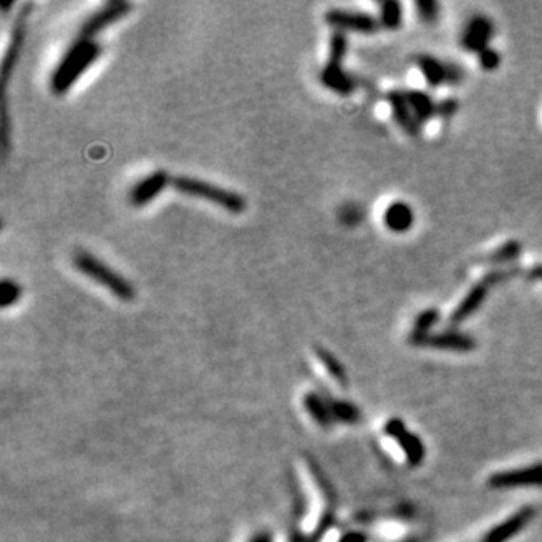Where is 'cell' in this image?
Listing matches in <instances>:
<instances>
[{
  "mask_svg": "<svg viewBox=\"0 0 542 542\" xmlns=\"http://www.w3.org/2000/svg\"><path fill=\"white\" fill-rule=\"evenodd\" d=\"M419 18L426 23H434L439 18V4L434 0H418L416 2Z\"/></svg>",
  "mask_w": 542,
  "mask_h": 542,
  "instance_id": "obj_27",
  "label": "cell"
},
{
  "mask_svg": "<svg viewBox=\"0 0 542 542\" xmlns=\"http://www.w3.org/2000/svg\"><path fill=\"white\" fill-rule=\"evenodd\" d=\"M170 185H173L174 190H178L179 193H185V195L188 197L211 202V204L232 213V215H240V213L246 211V200H244V197L240 195V193L221 188V186L213 185V183L204 181V179L190 178V175H178V178L173 179Z\"/></svg>",
  "mask_w": 542,
  "mask_h": 542,
  "instance_id": "obj_2",
  "label": "cell"
},
{
  "mask_svg": "<svg viewBox=\"0 0 542 542\" xmlns=\"http://www.w3.org/2000/svg\"><path fill=\"white\" fill-rule=\"evenodd\" d=\"M102 46L91 39H76L53 71L49 86L55 95H66L79 78L97 62Z\"/></svg>",
  "mask_w": 542,
  "mask_h": 542,
  "instance_id": "obj_1",
  "label": "cell"
},
{
  "mask_svg": "<svg viewBox=\"0 0 542 542\" xmlns=\"http://www.w3.org/2000/svg\"><path fill=\"white\" fill-rule=\"evenodd\" d=\"M404 97H406L407 104L414 113L418 123L425 125L426 121L432 120L434 116H437V104L432 101L429 93L419 90H404Z\"/></svg>",
  "mask_w": 542,
  "mask_h": 542,
  "instance_id": "obj_17",
  "label": "cell"
},
{
  "mask_svg": "<svg viewBox=\"0 0 542 542\" xmlns=\"http://www.w3.org/2000/svg\"><path fill=\"white\" fill-rule=\"evenodd\" d=\"M2 158L6 160L7 151H9V114H7V106H6V97L2 101Z\"/></svg>",
  "mask_w": 542,
  "mask_h": 542,
  "instance_id": "obj_30",
  "label": "cell"
},
{
  "mask_svg": "<svg viewBox=\"0 0 542 542\" xmlns=\"http://www.w3.org/2000/svg\"><path fill=\"white\" fill-rule=\"evenodd\" d=\"M339 542H367V536L362 532H347L339 539Z\"/></svg>",
  "mask_w": 542,
  "mask_h": 542,
  "instance_id": "obj_32",
  "label": "cell"
},
{
  "mask_svg": "<svg viewBox=\"0 0 542 542\" xmlns=\"http://www.w3.org/2000/svg\"><path fill=\"white\" fill-rule=\"evenodd\" d=\"M494 36V21L486 16H474L465 26V32L461 34V48L479 55L481 51L488 48V43Z\"/></svg>",
  "mask_w": 542,
  "mask_h": 542,
  "instance_id": "obj_12",
  "label": "cell"
},
{
  "mask_svg": "<svg viewBox=\"0 0 542 542\" xmlns=\"http://www.w3.org/2000/svg\"><path fill=\"white\" fill-rule=\"evenodd\" d=\"M533 516H536V511H533L532 507H525V509L518 511L513 516H509L507 520L495 525L494 528L484 536L483 542H509L532 521Z\"/></svg>",
  "mask_w": 542,
  "mask_h": 542,
  "instance_id": "obj_13",
  "label": "cell"
},
{
  "mask_svg": "<svg viewBox=\"0 0 542 542\" xmlns=\"http://www.w3.org/2000/svg\"><path fill=\"white\" fill-rule=\"evenodd\" d=\"M315 353L316 357H318V360L322 362V365L325 367V370L328 374H330L332 377H334L335 381H337L339 384H342V387H346L347 384V374L344 367H342V364L339 362V358L335 357L334 353H330V351L327 349V347H322V346H316L315 347Z\"/></svg>",
  "mask_w": 542,
  "mask_h": 542,
  "instance_id": "obj_22",
  "label": "cell"
},
{
  "mask_svg": "<svg viewBox=\"0 0 542 542\" xmlns=\"http://www.w3.org/2000/svg\"><path fill=\"white\" fill-rule=\"evenodd\" d=\"M458 106L460 104H458L456 98H453V97L437 102V118H441V120H444V121L451 120V118L458 113Z\"/></svg>",
  "mask_w": 542,
  "mask_h": 542,
  "instance_id": "obj_29",
  "label": "cell"
},
{
  "mask_svg": "<svg viewBox=\"0 0 542 542\" xmlns=\"http://www.w3.org/2000/svg\"><path fill=\"white\" fill-rule=\"evenodd\" d=\"M346 51L347 39L344 32L335 30L334 36L330 37V58H328L327 66L323 67L322 74H319V81H322V85L328 88V90L339 95H351L357 90V81H354V78L346 74L344 67H342Z\"/></svg>",
  "mask_w": 542,
  "mask_h": 542,
  "instance_id": "obj_4",
  "label": "cell"
},
{
  "mask_svg": "<svg viewBox=\"0 0 542 542\" xmlns=\"http://www.w3.org/2000/svg\"><path fill=\"white\" fill-rule=\"evenodd\" d=\"M131 11L132 4L125 2V0H111V2H106L101 9L95 11V13L91 14V16H88V20L83 23L81 29H79L78 39L95 41V37H97L102 30H106L109 25H113V23L123 20Z\"/></svg>",
  "mask_w": 542,
  "mask_h": 542,
  "instance_id": "obj_5",
  "label": "cell"
},
{
  "mask_svg": "<svg viewBox=\"0 0 542 542\" xmlns=\"http://www.w3.org/2000/svg\"><path fill=\"white\" fill-rule=\"evenodd\" d=\"M518 272H520V270L514 269V267H502V269H495V270H491V272H488L486 276L483 277V281L486 282L490 288H494V286L502 285V282L513 280Z\"/></svg>",
  "mask_w": 542,
  "mask_h": 542,
  "instance_id": "obj_26",
  "label": "cell"
},
{
  "mask_svg": "<svg viewBox=\"0 0 542 542\" xmlns=\"http://www.w3.org/2000/svg\"><path fill=\"white\" fill-rule=\"evenodd\" d=\"M384 432H387V435H390L392 439H395L397 444L400 446V449H402V453L406 455L407 461L411 465H419L425 460V444H423V441L418 435L407 430L402 419H388V423L384 425Z\"/></svg>",
  "mask_w": 542,
  "mask_h": 542,
  "instance_id": "obj_10",
  "label": "cell"
},
{
  "mask_svg": "<svg viewBox=\"0 0 542 542\" xmlns=\"http://www.w3.org/2000/svg\"><path fill=\"white\" fill-rule=\"evenodd\" d=\"M32 7H34L32 4H25V6L21 7L20 13H18L16 21H14V25H13L9 48H7L6 55H4V60H2V90H6L11 74H13L14 67H16V63H18V58H20L23 43H25V37H26V20H29Z\"/></svg>",
  "mask_w": 542,
  "mask_h": 542,
  "instance_id": "obj_9",
  "label": "cell"
},
{
  "mask_svg": "<svg viewBox=\"0 0 542 542\" xmlns=\"http://www.w3.org/2000/svg\"><path fill=\"white\" fill-rule=\"evenodd\" d=\"M173 183L170 175L167 170L160 169L151 173L150 175H146L144 179L137 181L136 185L132 186L131 193H128V198H131V204L136 205V208H143V205H148L150 202L155 200L167 186Z\"/></svg>",
  "mask_w": 542,
  "mask_h": 542,
  "instance_id": "obj_11",
  "label": "cell"
},
{
  "mask_svg": "<svg viewBox=\"0 0 542 542\" xmlns=\"http://www.w3.org/2000/svg\"><path fill=\"white\" fill-rule=\"evenodd\" d=\"M465 79V72L460 66H456L455 62H446V83L451 86L460 85Z\"/></svg>",
  "mask_w": 542,
  "mask_h": 542,
  "instance_id": "obj_31",
  "label": "cell"
},
{
  "mask_svg": "<svg viewBox=\"0 0 542 542\" xmlns=\"http://www.w3.org/2000/svg\"><path fill=\"white\" fill-rule=\"evenodd\" d=\"M304 407L307 411V414L315 419V423L322 429H328L334 423V416H332L330 406H328V400L323 399L319 393L309 392L304 395Z\"/></svg>",
  "mask_w": 542,
  "mask_h": 542,
  "instance_id": "obj_18",
  "label": "cell"
},
{
  "mask_svg": "<svg viewBox=\"0 0 542 542\" xmlns=\"http://www.w3.org/2000/svg\"><path fill=\"white\" fill-rule=\"evenodd\" d=\"M381 29L397 30L402 25V6L395 0H387L381 4V14H379Z\"/></svg>",
  "mask_w": 542,
  "mask_h": 542,
  "instance_id": "obj_23",
  "label": "cell"
},
{
  "mask_svg": "<svg viewBox=\"0 0 542 542\" xmlns=\"http://www.w3.org/2000/svg\"><path fill=\"white\" fill-rule=\"evenodd\" d=\"M500 62H502V58H500V53L497 49L486 48L484 51L479 53V63L486 71H495L500 66Z\"/></svg>",
  "mask_w": 542,
  "mask_h": 542,
  "instance_id": "obj_28",
  "label": "cell"
},
{
  "mask_svg": "<svg viewBox=\"0 0 542 542\" xmlns=\"http://www.w3.org/2000/svg\"><path fill=\"white\" fill-rule=\"evenodd\" d=\"M523 244L520 240H507L506 244L498 246L491 253H486L479 258L481 263H491V265H506L521 257Z\"/></svg>",
  "mask_w": 542,
  "mask_h": 542,
  "instance_id": "obj_20",
  "label": "cell"
},
{
  "mask_svg": "<svg viewBox=\"0 0 542 542\" xmlns=\"http://www.w3.org/2000/svg\"><path fill=\"white\" fill-rule=\"evenodd\" d=\"M327 25L339 32H357V34H376L381 29V23L369 13L346 9H330L325 13Z\"/></svg>",
  "mask_w": 542,
  "mask_h": 542,
  "instance_id": "obj_6",
  "label": "cell"
},
{
  "mask_svg": "<svg viewBox=\"0 0 542 542\" xmlns=\"http://www.w3.org/2000/svg\"><path fill=\"white\" fill-rule=\"evenodd\" d=\"M21 297V286L16 281L4 277L0 282V307L7 309L14 305Z\"/></svg>",
  "mask_w": 542,
  "mask_h": 542,
  "instance_id": "obj_25",
  "label": "cell"
},
{
  "mask_svg": "<svg viewBox=\"0 0 542 542\" xmlns=\"http://www.w3.org/2000/svg\"><path fill=\"white\" fill-rule=\"evenodd\" d=\"M328 406H330L334 421L346 423V425H354V423L360 421L362 412L353 402H347V400L342 399H328Z\"/></svg>",
  "mask_w": 542,
  "mask_h": 542,
  "instance_id": "obj_21",
  "label": "cell"
},
{
  "mask_svg": "<svg viewBox=\"0 0 542 542\" xmlns=\"http://www.w3.org/2000/svg\"><path fill=\"white\" fill-rule=\"evenodd\" d=\"M250 542H274V539L269 532H260V533H257V536H255Z\"/></svg>",
  "mask_w": 542,
  "mask_h": 542,
  "instance_id": "obj_34",
  "label": "cell"
},
{
  "mask_svg": "<svg viewBox=\"0 0 542 542\" xmlns=\"http://www.w3.org/2000/svg\"><path fill=\"white\" fill-rule=\"evenodd\" d=\"M384 225L388 230L395 232V234H404V232L411 230L414 225V213L412 208L406 202H393L388 205L387 213H384Z\"/></svg>",
  "mask_w": 542,
  "mask_h": 542,
  "instance_id": "obj_16",
  "label": "cell"
},
{
  "mask_svg": "<svg viewBox=\"0 0 542 542\" xmlns=\"http://www.w3.org/2000/svg\"><path fill=\"white\" fill-rule=\"evenodd\" d=\"M439 319H441V312H439V309L430 307V309H426V311L419 312L414 319V327H412L411 335H414V337H421V335L432 334L430 330L437 325Z\"/></svg>",
  "mask_w": 542,
  "mask_h": 542,
  "instance_id": "obj_24",
  "label": "cell"
},
{
  "mask_svg": "<svg viewBox=\"0 0 542 542\" xmlns=\"http://www.w3.org/2000/svg\"><path fill=\"white\" fill-rule=\"evenodd\" d=\"M488 486L495 488V490L542 486V464L495 472V474H491L490 479H488Z\"/></svg>",
  "mask_w": 542,
  "mask_h": 542,
  "instance_id": "obj_8",
  "label": "cell"
},
{
  "mask_svg": "<svg viewBox=\"0 0 542 542\" xmlns=\"http://www.w3.org/2000/svg\"><path fill=\"white\" fill-rule=\"evenodd\" d=\"M387 101L392 108V116L400 128L409 136H418L421 132V125L416 120L414 113L404 97V90H393L387 95Z\"/></svg>",
  "mask_w": 542,
  "mask_h": 542,
  "instance_id": "obj_15",
  "label": "cell"
},
{
  "mask_svg": "<svg viewBox=\"0 0 542 542\" xmlns=\"http://www.w3.org/2000/svg\"><path fill=\"white\" fill-rule=\"evenodd\" d=\"M409 342L412 346H425L435 347V349H446V351H456V353H471L477 346L474 337L464 332L456 330H446L439 332V334L421 335V337H414L409 335Z\"/></svg>",
  "mask_w": 542,
  "mask_h": 542,
  "instance_id": "obj_7",
  "label": "cell"
},
{
  "mask_svg": "<svg viewBox=\"0 0 542 542\" xmlns=\"http://www.w3.org/2000/svg\"><path fill=\"white\" fill-rule=\"evenodd\" d=\"M14 6V2H11V0H7V2H2V4H0V9H2V13L4 14H7V13H9V9H11V7H13Z\"/></svg>",
  "mask_w": 542,
  "mask_h": 542,
  "instance_id": "obj_35",
  "label": "cell"
},
{
  "mask_svg": "<svg viewBox=\"0 0 542 542\" xmlns=\"http://www.w3.org/2000/svg\"><path fill=\"white\" fill-rule=\"evenodd\" d=\"M526 280H530V281L542 280V265L532 267V269H530L528 272H526Z\"/></svg>",
  "mask_w": 542,
  "mask_h": 542,
  "instance_id": "obj_33",
  "label": "cell"
},
{
  "mask_svg": "<svg viewBox=\"0 0 542 542\" xmlns=\"http://www.w3.org/2000/svg\"><path fill=\"white\" fill-rule=\"evenodd\" d=\"M488 292H490V286H488L483 280H481L479 282H476V285L469 290L467 295L461 299V302L456 305L455 311L451 312V316H449V323H451V325H460V323H464L465 319L471 318L472 315H476V312L481 309V305L484 304V300H486Z\"/></svg>",
  "mask_w": 542,
  "mask_h": 542,
  "instance_id": "obj_14",
  "label": "cell"
},
{
  "mask_svg": "<svg viewBox=\"0 0 542 542\" xmlns=\"http://www.w3.org/2000/svg\"><path fill=\"white\" fill-rule=\"evenodd\" d=\"M414 63L432 88H439L446 83V62H441L432 55H418L414 56Z\"/></svg>",
  "mask_w": 542,
  "mask_h": 542,
  "instance_id": "obj_19",
  "label": "cell"
},
{
  "mask_svg": "<svg viewBox=\"0 0 542 542\" xmlns=\"http://www.w3.org/2000/svg\"><path fill=\"white\" fill-rule=\"evenodd\" d=\"M72 260H74V267L79 272L93 280L97 285L104 286L116 299L123 300V302H131V300L136 299V288H133L132 282L91 253L78 251Z\"/></svg>",
  "mask_w": 542,
  "mask_h": 542,
  "instance_id": "obj_3",
  "label": "cell"
}]
</instances>
